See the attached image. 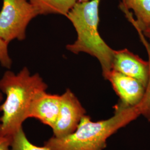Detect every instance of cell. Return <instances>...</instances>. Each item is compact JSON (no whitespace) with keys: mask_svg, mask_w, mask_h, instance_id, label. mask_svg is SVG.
I'll list each match as a JSON object with an SVG mask.
<instances>
[{"mask_svg":"<svg viewBox=\"0 0 150 150\" xmlns=\"http://www.w3.org/2000/svg\"><path fill=\"white\" fill-rule=\"evenodd\" d=\"M80 2H86V1H90V0H78Z\"/></svg>","mask_w":150,"mask_h":150,"instance_id":"e0dca14e","label":"cell"},{"mask_svg":"<svg viewBox=\"0 0 150 150\" xmlns=\"http://www.w3.org/2000/svg\"><path fill=\"white\" fill-rule=\"evenodd\" d=\"M139 116L136 106L126 107L119 102L112 117L93 122L85 115L74 132L63 137L52 136L44 142V146L51 150H103L112 134Z\"/></svg>","mask_w":150,"mask_h":150,"instance_id":"7a4b0ae2","label":"cell"},{"mask_svg":"<svg viewBox=\"0 0 150 150\" xmlns=\"http://www.w3.org/2000/svg\"><path fill=\"white\" fill-rule=\"evenodd\" d=\"M48 86L38 74L32 75L27 67L17 74L6 71L0 79V91L5 101L0 104V134L12 139L28 118L32 101Z\"/></svg>","mask_w":150,"mask_h":150,"instance_id":"6da1fadb","label":"cell"},{"mask_svg":"<svg viewBox=\"0 0 150 150\" xmlns=\"http://www.w3.org/2000/svg\"><path fill=\"white\" fill-rule=\"evenodd\" d=\"M39 15L56 14L66 16L78 0H28Z\"/></svg>","mask_w":150,"mask_h":150,"instance_id":"9c48e42d","label":"cell"},{"mask_svg":"<svg viewBox=\"0 0 150 150\" xmlns=\"http://www.w3.org/2000/svg\"><path fill=\"white\" fill-rule=\"evenodd\" d=\"M39 14L28 0H3L0 11V38L10 43L26 38L30 22Z\"/></svg>","mask_w":150,"mask_h":150,"instance_id":"277c9868","label":"cell"},{"mask_svg":"<svg viewBox=\"0 0 150 150\" xmlns=\"http://www.w3.org/2000/svg\"><path fill=\"white\" fill-rule=\"evenodd\" d=\"M3 100V95H2V92L1 91H0V104H1V102H2Z\"/></svg>","mask_w":150,"mask_h":150,"instance_id":"2e32d148","label":"cell"},{"mask_svg":"<svg viewBox=\"0 0 150 150\" xmlns=\"http://www.w3.org/2000/svg\"><path fill=\"white\" fill-rule=\"evenodd\" d=\"M112 70L133 77L141 82L145 87L149 77V63L127 49L115 51Z\"/></svg>","mask_w":150,"mask_h":150,"instance_id":"52a82bcc","label":"cell"},{"mask_svg":"<svg viewBox=\"0 0 150 150\" xmlns=\"http://www.w3.org/2000/svg\"><path fill=\"white\" fill-rule=\"evenodd\" d=\"M111 83L120 98V103L126 107H134L141 101L146 87L137 79L112 70L105 77Z\"/></svg>","mask_w":150,"mask_h":150,"instance_id":"8992f818","label":"cell"},{"mask_svg":"<svg viewBox=\"0 0 150 150\" xmlns=\"http://www.w3.org/2000/svg\"><path fill=\"white\" fill-rule=\"evenodd\" d=\"M142 31L144 35H145V37L147 38V39L150 42V28H146V29H145Z\"/></svg>","mask_w":150,"mask_h":150,"instance_id":"9a60e30c","label":"cell"},{"mask_svg":"<svg viewBox=\"0 0 150 150\" xmlns=\"http://www.w3.org/2000/svg\"><path fill=\"white\" fill-rule=\"evenodd\" d=\"M60 97L48 93L46 91L38 92L32 101L28 118H36L53 129L59 114Z\"/></svg>","mask_w":150,"mask_h":150,"instance_id":"ba28073f","label":"cell"},{"mask_svg":"<svg viewBox=\"0 0 150 150\" xmlns=\"http://www.w3.org/2000/svg\"><path fill=\"white\" fill-rule=\"evenodd\" d=\"M8 44L0 38V64L5 68L10 69L12 61L8 53Z\"/></svg>","mask_w":150,"mask_h":150,"instance_id":"4fadbf2b","label":"cell"},{"mask_svg":"<svg viewBox=\"0 0 150 150\" xmlns=\"http://www.w3.org/2000/svg\"><path fill=\"white\" fill-rule=\"evenodd\" d=\"M120 5L134 12V22L141 30L150 28V0H121Z\"/></svg>","mask_w":150,"mask_h":150,"instance_id":"30bf717a","label":"cell"},{"mask_svg":"<svg viewBox=\"0 0 150 150\" xmlns=\"http://www.w3.org/2000/svg\"><path fill=\"white\" fill-rule=\"evenodd\" d=\"M11 150H51L44 146L40 147L33 144L28 139L23 129H20L12 138Z\"/></svg>","mask_w":150,"mask_h":150,"instance_id":"7c38bea8","label":"cell"},{"mask_svg":"<svg viewBox=\"0 0 150 150\" xmlns=\"http://www.w3.org/2000/svg\"><path fill=\"white\" fill-rule=\"evenodd\" d=\"M12 139L0 134V150H11Z\"/></svg>","mask_w":150,"mask_h":150,"instance_id":"5bb4252c","label":"cell"},{"mask_svg":"<svg viewBox=\"0 0 150 150\" xmlns=\"http://www.w3.org/2000/svg\"><path fill=\"white\" fill-rule=\"evenodd\" d=\"M60 106L58 118L52 131L54 137H63L74 132L86 110L75 94L67 88L60 95Z\"/></svg>","mask_w":150,"mask_h":150,"instance_id":"5b68a950","label":"cell"},{"mask_svg":"<svg viewBox=\"0 0 150 150\" xmlns=\"http://www.w3.org/2000/svg\"><path fill=\"white\" fill-rule=\"evenodd\" d=\"M129 21L134 26L137 32L139 39L143 45L144 46L148 55V61L149 63V77L147 82V86L146 87L145 93L142 97L141 101L136 106L138 110L140 116L142 115L150 122V42L144 35L142 31L141 30L137 25L134 21V18L133 17H130L129 18Z\"/></svg>","mask_w":150,"mask_h":150,"instance_id":"8fae6325","label":"cell"},{"mask_svg":"<svg viewBox=\"0 0 150 150\" xmlns=\"http://www.w3.org/2000/svg\"><path fill=\"white\" fill-rule=\"evenodd\" d=\"M101 0L77 1L66 17L75 27L77 39L66 46L75 54L85 52L96 57L100 62L103 77L112 70L115 51L101 37L98 32L99 6Z\"/></svg>","mask_w":150,"mask_h":150,"instance_id":"3957f363","label":"cell"}]
</instances>
